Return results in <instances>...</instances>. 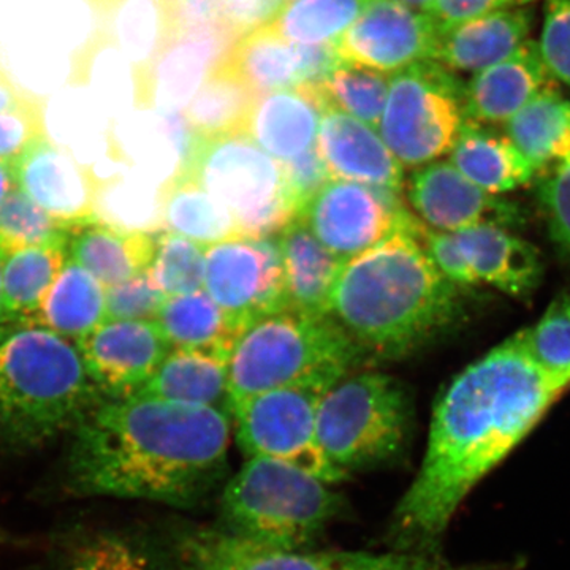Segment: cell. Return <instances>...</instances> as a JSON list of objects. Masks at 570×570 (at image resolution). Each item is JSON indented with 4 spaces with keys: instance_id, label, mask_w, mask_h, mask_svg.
Here are the masks:
<instances>
[{
    "instance_id": "obj_1",
    "label": "cell",
    "mask_w": 570,
    "mask_h": 570,
    "mask_svg": "<svg viewBox=\"0 0 570 570\" xmlns=\"http://www.w3.org/2000/svg\"><path fill=\"white\" fill-rule=\"evenodd\" d=\"M564 392L532 362L521 330L456 374L434 403L422 466L393 512V542L436 553L468 494Z\"/></svg>"
},
{
    "instance_id": "obj_2",
    "label": "cell",
    "mask_w": 570,
    "mask_h": 570,
    "mask_svg": "<svg viewBox=\"0 0 570 570\" xmlns=\"http://www.w3.org/2000/svg\"><path fill=\"white\" fill-rule=\"evenodd\" d=\"M232 415L157 397L104 400L69 434L56 475L63 499L194 508L227 471Z\"/></svg>"
},
{
    "instance_id": "obj_3",
    "label": "cell",
    "mask_w": 570,
    "mask_h": 570,
    "mask_svg": "<svg viewBox=\"0 0 570 570\" xmlns=\"http://www.w3.org/2000/svg\"><path fill=\"white\" fill-rule=\"evenodd\" d=\"M415 220L409 217L384 242L348 261L333 288L328 316L362 355L401 358L459 318L461 287L431 261L415 235Z\"/></svg>"
},
{
    "instance_id": "obj_4",
    "label": "cell",
    "mask_w": 570,
    "mask_h": 570,
    "mask_svg": "<svg viewBox=\"0 0 570 570\" xmlns=\"http://www.w3.org/2000/svg\"><path fill=\"white\" fill-rule=\"evenodd\" d=\"M102 401L77 344L66 337L17 325L0 344V450L45 448Z\"/></svg>"
},
{
    "instance_id": "obj_5",
    "label": "cell",
    "mask_w": 570,
    "mask_h": 570,
    "mask_svg": "<svg viewBox=\"0 0 570 570\" xmlns=\"http://www.w3.org/2000/svg\"><path fill=\"white\" fill-rule=\"evenodd\" d=\"M362 352L330 316L281 311L250 322L228 356V409L257 393L288 387L328 392Z\"/></svg>"
},
{
    "instance_id": "obj_6",
    "label": "cell",
    "mask_w": 570,
    "mask_h": 570,
    "mask_svg": "<svg viewBox=\"0 0 570 570\" xmlns=\"http://www.w3.org/2000/svg\"><path fill=\"white\" fill-rule=\"evenodd\" d=\"M332 487L284 461L250 456L220 494L224 531L305 551L343 513L344 498Z\"/></svg>"
},
{
    "instance_id": "obj_7",
    "label": "cell",
    "mask_w": 570,
    "mask_h": 570,
    "mask_svg": "<svg viewBox=\"0 0 570 570\" xmlns=\"http://www.w3.org/2000/svg\"><path fill=\"white\" fill-rule=\"evenodd\" d=\"M411 425L406 389L384 373L341 379L324 393L317 407L318 445L347 478L401 459Z\"/></svg>"
},
{
    "instance_id": "obj_8",
    "label": "cell",
    "mask_w": 570,
    "mask_h": 570,
    "mask_svg": "<svg viewBox=\"0 0 570 570\" xmlns=\"http://www.w3.org/2000/svg\"><path fill=\"white\" fill-rule=\"evenodd\" d=\"M179 171L232 214L239 235H277L296 217L283 164L245 132L194 135Z\"/></svg>"
},
{
    "instance_id": "obj_9",
    "label": "cell",
    "mask_w": 570,
    "mask_h": 570,
    "mask_svg": "<svg viewBox=\"0 0 570 570\" xmlns=\"http://www.w3.org/2000/svg\"><path fill=\"white\" fill-rule=\"evenodd\" d=\"M464 86L436 61L396 71L377 132L403 168L423 167L448 156L464 121Z\"/></svg>"
},
{
    "instance_id": "obj_10",
    "label": "cell",
    "mask_w": 570,
    "mask_h": 570,
    "mask_svg": "<svg viewBox=\"0 0 570 570\" xmlns=\"http://www.w3.org/2000/svg\"><path fill=\"white\" fill-rule=\"evenodd\" d=\"M324 390L288 387L257 393L232 404L230 415L239 449L250 456L284 461L324 480L346 482L318 445L316 415Z\"/></svg>"
},
{
    "instance_id": "obj_11",
    "label": "cell",
    "mask_w": 570,
    "mask_h": 570,
    "mask_svg": "<svg viewBox=\"0 0 570 570\" xmlns=\"http://www.w3.org/2000/svg\"><path fill=\"white\" fill-rule=\"evenodd\" d=\"M204 291L243 328L288 311L277 235H239L206 247Z\"/></svg>"
},
{
    "instance_id": "obj_12",
    "label": "cell",
    "mask_w": 570,
    "mask_h": 570,
    "mask_svg": "<svg viewBox=\"0 0 570 570\" xmlns=\"http://www.w3.org/2000/svg\"><path fill=\"white\" fill-rule=\"evenodd\" d=\"M411 216L393 190L330 179L296 217L330 253L348 262L384 242Z\"/></svg>"
},
{
    "instance_id": "obj_13",
    "label": "cell",
    "mask_w": 570,
    "mask_h": 570,
    "mask_svg": "<svg viewBox=\"0 0 570 570\" xmlns=\"http://www.w3.org/2000/svg\"><path fill=\"white\" fill-rule=\"evenodd\" d=\"M438 29L422 11L400 0H370L354 24L335 41L340 62L396 71L434 61Z\"/></svg>"
},
{
    "instance_id": "obj_14",
    "label": "cell",
    "mask_w": 570,
    "mask_h": 570,
    "mask_svg": "<svg viewBox=\"0 0 570 570\" xmlns=\"http://www.w3.org/2000/svg\"><path fill=\"white\" fill-rule=\"evenodd\" d=\"M77 347L104 400L137 395L174 351L156 321H107Z\"/></svg>"
},
{
    "instance_id": "obj_15",
    "label": "cell",
    "mask_w": 570,
    "mask_h": 570,
    "mask_svg": "<svg viewBox=\"0 0 570 570\" xmlns=\"http://www.w3.org/2000/svg\"><path fill=\"white\" fill-rule=\"evenodd\" d=\"M407 200L420 223L445 234L480 224L519 227L523 220L519 206L480 189L450 160L415 168L407 183Z\"/></svg>"
},
{
    "instance_id": "obj_16",
    "label": "cell",
    "mask_w": 570,
    "mask_h": 570,
    "mask_svg": "<svg viewBox=\"0 0 570 570\" xmlns=\"http://www.w3.org/2000/svg\"><path fill=\"white\" fill-rule=\"evenodd\" d=\"M13 170L18 189L58 223L75 227L99 219V187L92 176L47 137L18 157Z\"/></svg>"
},
{
    "instance_id": "obj_17",
    "label": "cell",
    "mask_w": 570,
    "mask_h": 570,
    "mask_svg": "<svg viewBox=\"0 0 570 570\" xmlns=\"http://www.w3.org/2000/svg\"><path fill=\"white\" fill-rule=\"evenodd\" d=\"M175 550L184 570H344L355 554L273 549L204 528L179 531Z\"/></svg>"
},
{
    "instance_id": "obj_18",
    "label": "cell",
    "mask_w": 570,
    "mask_h": 570,
    "mask_svg": "<svg viewBox=\"0 0 570 570\" xmlns=\"http://www.w3.org/2000/svg\"><path fill=\"white\" fill-rule=\"evenodd\" d=\"M316 149L330 178L403 193L404 168L377 130L354 116L326 108Z\"/></svg>"
},
{
    "instance_id": "obj_19",
    "label": "cell",
    "mask_w": 570,
    "mask_h": 570,
    "mask_svg": "<svg viewBox=\"0 0 570 570\" xmlns=\"http://www.w3.org/2000/svg\"><path fill=\"white\" fill-rule=\"evenodd\" d=\"M235 41L227 26L176 37L137 78L142 99L163 111L184 110Z\"/></svg>"
},
{
    "instance_id": "obj_20",
    "label": "cell",
    "mask_w": 570,
    "mask_h": 570,
    "mask_svg": "<svg viewBox=\"0 0 570 570\" xmlns=\"http://www.w3.org/2000/svg\"><path fill=\"white\" fill-rule=\"evenodd\" d=\"M538 41L527 40L508 58L472 75L464 86V118L480 126L505 124L540 92L557 88Z\"/></svg>"
},
{
    "instance_id": "obj_21",
    "label": "cell",
    "mask_w": 570,
    "mask_h": 570,
    "mask_svg": "<svg viewBox=\"0 0 570 570\" xmlns=\"http://www.w3.org/2000/svg\"><path fill=\"white\" fill-rule=\"evenodd\" d=\"M325 108L316 82L262 94L247 115L243 132L273 159L287 163L316 148Z\"/></svg>"
},
{
    "instance_id": "obj_22",
    "label": "cell",
    "mask_w": 570,
    "mask_h": 570,
    "mask_svg": "<svg viewBox=\"0 0 570 570\" xmlns=\"http://www.w3.org/2000/svg\"><path fill=\"white\" fill-rule=\"evenodd\" d=\"M475 284H487L502 294L530 295L542 279L539 250L527 239L494 224H480L455 232Z\"/></svg>"
},
{
    "instance_id": "obj_23",
    "label": "cell",
    "mask_w": 570,
    "mask_h": 570,
    "mask_svg": "<svg viewBox=\"0 0 570 570\" xmlns=\"http://www.w3.org/2000/svg\"><path fill=\"white\" fill-rule=\"evenodd\" d=\"M531 14L523 7H504L438 31L434 61L472 75L494 66L530 40Z\"/></svg>"
},
{
    "instance_id": "obj_24",
    "label": "cell",
    "mask_w": 570,
    "mask_h": 570,
    "mask_svg": "<svg viewBox=\"0 0 570 570\" xmlns=\"http://www.w3.org/2000/svg\"><path fill=\"white\" fill-rule=\"evenodd\" d=\"M67 253L70 261L110 288L148 272L156 236L97 219L71 227Z\"/></svg>"
},
{
    "instance_id": "obj_25",
    "label": "cell",
    "mask_w": 570,
    "mask_h": 570,
    "mask_svg": "<svg viewBox=\"0 0 570 570\" xmlns=\"http://www.w3.org/2000/svg\"><path fill=\"white\" fill-rule=\"evenodd\" d=\"M277 242L283 254L288 311L328 316L333 288L347 262L330 253L299 217L277 234Z\"/></svg>"
},
{
    "instance_id": "obj_26",
    "label": "cell",
    "mask_w": 570,
    "mask_h": 570,
    "mask_svg": "<svg viewBox=\"0 0 570 570\" xmlns=\"http://www.w3.org/2000/svg\"><path fill=\"white\" fill-rule=\"evenodd\" d=\"M449 160L469 181L491 195L512 193L535 176L508 135L471 121H464Z\"/></svg>"
},
{
    "instance_id": "obj_27",
    "label": "cell",
    "mask_w": 570,
    "mask_h": 570,
    "mask_svg": "<svg viewBox=\"0 0 570 570\" xmlns=\"http://www.w3.org/2000/svg\"><path fill=\"white\" fill-rule=\"evenodd\" d=\"M105 322L107 288L69 258L36 316L22 326H39L78 344Z\"/></svg>"
},
{
    "instance_id": "obj_28",
    "label": "cell",
    "mask_w": 570,
    "mask_h": 570,
    "mask_svg": "<svg viewBox=\"0 0 570 570\" xmlns=\"http://www.w3.org/2000/svg\"><path fill=\"white\" fill-rule=\"evenodd\" d=\"M227 365L208 352L174 348L135 396L228 411Z\"/></svg>"
},
{
    "instance_id": "obj_29",
    "label": "cell",
    "mask_w": 570,
    "mask_h": 570,
    "mask_svg": "<svg viewBox=\"0 0 570 570\" xmlns=\"http://www.w3.org/2000/svg\"><path fill=\"white\" fill-rule=\"evenodd\" d=\"M156 324L171 348L208 352L228 362L243 326L227 316L205 291L167 296Z\"/></svg>"
},
{
    "instance_id": "obj_30",
    "label": "cell",
    "mask_w": 570,
    "mask_h": 570,
    "mask_svg": "<svg viewBox=\"0 0 570 570\" xmlns=\"http://www.w3.org/2000/svg\"><path fill=\"white\" fill-rule=\"evenodd\" d=\"M504 126L535 175L549 174L570 157V100L557 88L540 92Z\"/></svg>"
},
{
    "instance_id": "obj_31",
    "label": "cell",
    "mask_w": 570,
    "mask_h": 570,
    "mask_svg": "<svg viewBox=\"0 0 570 570\" xmlns=\"http://www.w3.org/2000/svg\"><path fill=\"white\" fill-rule=\"evenodd\" d=\"M47 570H157L145 543L127 531L78 527L51 543Z\"/></svg>"
},
{
    "instance_id": "obj_32",
    "label": "cell",
    "mask_w": 570,
    "mask_h": 570,
    "mask_svg": "<svg viewBox=\"0 0 570 570\" xmlns=\"http://www.w3.org/2000/svg\"><path fill=\"white\" fill-rule=\"evenodd\" d=\"M224 61L257 96L303 85L298 43L285 39L272 22L239 37Z\"/></svg>"
},
{
    "instance_id": "obj_33",
    "label": "cell",
    "mask_w": 570,
    "mask_h": 570,
    "mask_svg": "<svg viewBox=\"0 0 570 570\" xmlns=\"http://www.w3.org/2000/svg\"><path fill=\"white\" fill-rule=\"evenodd\" d=\"M160 220L165 232L205 247L239 236L232 214L205 187L181 171L165 186Z\"/></svg>"
},
{
    "instance_id": "obj_34",
    "label": "cell",
    "mask_w": 570,
    "mask_h": 570,
    "mask_svg": "<svg viewBox=\"0 0 570 570\" xmlns=\"http://www.w3.org/2000/svg\"><path fill=\"white\" fill-rule=\"evenodd\" d=\"M67 261V242L26 247L7 255L3 264V307L10 324L24 325L36 316Z\"/></svg>"
},
{
    "instance_id": "obj_35",
    "label": "cell",
    "mask_w": 570,
    "mask_h": 570,
    "mask_svg": "<svg viewBox=\"0 0 570 570\" xmlns=\"http://www.w3.org/2000/svg\"><path fill=\"white\" fill-rule=\"evenodd\" d=\"M255 99L249 85L220 61L184 108V119L194 135L243 132Z\"/></svg>"
},
{
    "instance_id": "obj_36",
    "label": "cell",
    "mask_w": 570,
    "mask_h": 570,
    "mask_svg": "<svg viewBox=\"0 0 570 570\" xmlns=\"http://www.w3.org/2000/svg\"><path fill=\"white\" fill-rule=\"evenodd\" d=\"M116 37L141 77L176 39L167 0H121L116 11Z\"/></svg>"
},
{
    "instance_id": "obj_37",
    "label": "cell",
    "mask_w": 570,
    "mask_h": 570,
    "mask_svg": "<svg viewBox=\"0 0 570 570\" xmlns=\"http://www.w3.org/2000/svg\"><path fill=\"white\" fill-rule=\"evenodd\" d=\"M390 80L392 75L384 71L340 62L316 86L326 108L347 112L377 130L387 104Z\"/></svg>"
},
{
    "instance_id": "obj_38",
    "label": "cell",
    "mask_w": 570,
    "mask_h": 570,
    "mask_svg": "<svg viewBox=\"0 0 570 570\" xmlns=\"http://www.w3.org/2000/svg\"><path fill=\"white\" fill-rule=\"evenodd\" d=\"M370 0H294L272 24L285 39L302 45L335 43L365 10Z\"/></svg>"
},
{
    "instance_id": "obj_39",
    "label": "cell",
    "mask_w": 570,
    "mask_h": 570,
    "mask_svg": "<svg viewBox=\"0 0 570 570\" xmlns=\"http://www.w3.org/2000/svg\"><path fill=\"white\" fill-rule=\"evenodd\" d=\"M524 346L551 379L568 390L570 385V294L554 298L538 324L521 330Z\"/></svg>"
},
{
    "instance_id": "obj_40",
    "label": "cell",
    "mask_w": 570,
    "mask_h": 570,
    "mask_svg": "<svg viewBox=\"0 0 570 570\" xmlns=\"http://www.w3.org/2000/svg\"><path fill=\"white\" fill-rule=\"evenodd\" d=\"M206 247L181 235L156 236V254L148 268L153 284L165 296L204 291Z\"/></svg>"
},
{
    "instance_id": "obj_41",
    "label": "cell",
    "mask_w": 570,
    "mask_h": 570,
    "mask_svg": "<svg viewBox=\"0 0 570 570\" xmlns=\"http://www.w3.org/2000/svg\"><path fill=\"white\" fill-rule=\"evenodd\" d=\"M70 230L71 227L58 223L18 187L0 206V250L3 254L69 242Z\"/></svg>"
},
{
    "instance_id": "obj_42",
    "label": "cell",
    "mask_w": 570,
    "mask_h": 570,
    "mask_svg": "<svg viewBox=\"0 0 570 570\" xmlns=\"http://www.w3.org/2000/svg\"><path fill=\"white\" fill-rule=\"evenodd\" d=\"M167 296L148 272L107 288V321H156Z\"/></svg>"
},
{
    "instance_id": "obj_43",
    "label": "cell",
    "mask_w": 570,
    "mask_h": 570,
    "mask_svg": "<svg viewBox=\"0 0 570 570\" xmlns=\"http://www.w3.org/2000/svg\"><path fill=\"white\" fill-rule=\"evenodd\" d=\"M538 45L551 78L570 88V0H547Z\"/></svg>"
},
{
    "instance_id": "obj_44",
    "label": "cell",
    "mask_w": 570,
    "mask_h": 570,
    "mask_svg": "<svg viewBox=\"0 0 570 570\" xmlns=\"http://www.w3.org/2000/svg\"><path fill=\"white\" fill-rule=\"evenodd\" d=\"M539 202L553 242L570 257V157L546 175Z\"/></svg>"
},
{
    "instance_id": "obj_45",
    "label": "cell",
    "mask_w": 570,
    "mask_h": 570,
    "mask_svg": "<svg viewBox=\"0 0 570 570\" xmlns=\"http://www.w3.org/2000/svg\"><path fill=\"white\" fill-rule=\"evenodd\" d=\"M45 137L43 111L36 99L0 112V163H14Z\"/></svg>"
},
{
    "instance_id": "obj_46",
    "label": "cell",
    "mask_w": 570,
    "mask_h": 570,
    "mask_svg": "<svg viewBox=\"0 0 570 570\" xmlns=\"http://www.w3.org/2000/svg\"><path fill=\"white\" fill-rule=\"evenodd\" d=\"M281 164H283L285 181H287L288 193H291L296 216H298L302 209L309 204L311 198L332 178H330L316 148Z\"/></svg>"
},
{
    "instance_id": "obj_47",
    "label": "cell",
    "mask_w": 570,
    "mask_h": 570,
    "mask_svg": "<svg viewBox=\"0 0 570 570\" xmlns=\"http://www.w3.org/2000/svg\"><path fill=\"white\" fill-rule=\"evenodd\" d=\"M513 6V0H430L423 13L433 21L438 31L452 28L490 11Z\"/></svg>"
},
{
    "instance_id": "obj_48",
    "label": "cell",
    "mask_w": 570,
    "mask_h": 570,
    "mask_svg": "<svg viewBox=\"0 0 570 570\" xmlns=\"http://www.w3.org/2000/svg\"><path fill=\"white\" fill-rule=\"evenodd\" d=\"M224 24L236 37L245 36L273 20L283 9V0H220Z\"/></svg>"
},
{
    "instance_id": "obj_49",
    "label": "cell",
    "mask_w": 570,
    "mask_h": 570,
    "mask_svg": "<svg viewBox=\"0 0 570 570\" xmlns=\"http://www.w3.org/2000/svg\"><path fill=\"white\" fill-rule=\"evenodd\" d=\"M176 37L225 26L220 0H167Z\"/></svg>"
},
{
    "instance_id": "obj_50",
    "label": "cell",
    "mask_w": 570,
    "mask_h": 570,
    "mask_svg": "<svg viewBox=\"0 0 570 570\" xmlns=\"http://www.w3.org/2000/svg\"><path fill=\"white\" fill-rule=\"evenodd\" d=\"M344 570H459L445 564L436 553H401L370 554L355 553L354 560Z\"/></svg>"
},
{
    "instance_id": "obj_51",
    "label": "cell",
    "mask_w": 570,
    "mask_h": 570,
    "mask_svg": "<svg viewBox=\"0 0 570 570\" xmlns=\"http://www.w3.org/2000/svg\"><path fill=\"white\" fill-rule=\"evenodd\" d=\"M33 97L29 94L22 92L14 82L10 80L9 75L0 69V112L14 110V108L21 107Z\"/></svg>"
},
{
    "instance_id": "obj_52",
    "label": "cell",
    "mask_w": 570,
    "mask_h": 570,
    "mask_svg": "<svg viewBox=\"0 0 570 570\" xmlns=\"http://www.w3.org/2000/svg\"><path fill=\"white\" fill-rule=\"evenodd\" d=\"M17 176H14L13 163H0V206L6 198L17 189Z\"/></svg>"
},
{
    "instance_id": "obj_53",
    "label": "cell",
    "mask_w": 570,
    "mask_h": 570,
    "mask_svg": "<svg viewBox=\"0 0 570 570\" xmlns=\"http://www.w3.org/2000/svg\"><path fill=\"white\" fill-rule=\"evenodd\" d=\"M29 540L21 538V535L14 534L9 528L0 524V547H10V549H17V547H28Z\"/></svg>"
},
{
    "instance_id": "obj_54",
    "label": "cell",
    "mask_w": 570,
    "mask_h": 570,
    "mask_svg": "<svg viewBox=\"0 0 570 570\" xmlns=\"http://www.w3.org/2000/svg\"><path fill=\"white\" fill-rule=\"evenodd\" d=\"M7 254L0 250V324H10L7 321L6 307H3V264H6Z\"/></svg>"
},
{
    "instance_id": "obj_55",
    "label": "cell",
    "mask_w": 570,
    "mask_h": 570,
    "mask_svg": "<svg viewBox=\"0 0 570 570\" xmlns=\"http://www.w3.org/2000/svg\"><path fill=\"white\" fill-rule=\"evenodd\" d=\"M400 2L404 3V6L409 7V9L422 11L423 13V10H425V7L430 0H400Z\"/></svg>"
},
{
    "instance_id": "obj_56",
    "label": "cell",
    "mask_w": 570,
    "mask_h": 570,
    "mask_svg": "<svg viewBox=\"0 0 570 570\" xmlns=\"http://www.w3.org/2000/svg\"><path fill=\"white\" fill-rule=\"evenodd\" d=\"M17 328L14 324H0V344L7 340L13 333V330Z\"/></svg>"
},
{
    "instance_id": "obj_57",
    "label": "cell",
    "mask_w": 570,
    "mask_h": 570,
    "mask_svg": "<svg viewBox=\"0 0 570 570\" xmlns=\"http://www.w3.org/2000/svg\"><path fill=\"white\" fill-rule=\"evenodd\" d=\"M534 2V0H513V6L515 7H523L527 6V3Z\"/></svg>"
},
{
    "instance_id": "obj_58",
    "label": "cell",
    "mask_w": 570,
    "mask_h": 570,
    "mask_svg": "<svg viewBox=\"0 0 570 570\" xmlns=\"http://www.w3.org/2000/svg\"><path fill=\"white\" fill-rule=\"evenodd\" d=\"M287 2H288V0H283L284 6H285V3H287Z\"/></svg>"
},
{
    "instance_id": "obj_59",
    "label": "cell",
    "mask_w": 570,
    "mask_h": 570,
    "mask_svg": "<svg viewBox=\"0 0 570 570\" xmlns=\"http://www.w3.org/2000/svg\"><path fill=\"white\" fill-rule=\"evenodd\" d=\"M288 2H294V0H288ZM288 2H287V3H288Z\"/></svg>"
}]
</instances>
